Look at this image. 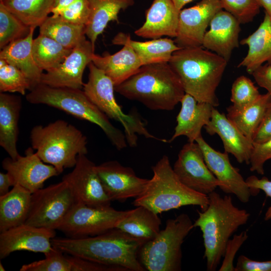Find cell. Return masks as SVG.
<instances>
[{
    "instance_id": "obj_1",
    "label": "cell",
    "mask_w": 271,
    "mask_h": 271,
    "mask_svg": "<svg viewBox=\"0 0 271 271\" xmlns=\"http://www.w3.org/2000/svg\"><path fill=\"white\" fill-rule=\"evenodd\" d=\"M54 247L64 253L94 262L120 266L127 271H145L139 252L145 241L117 228L85 237L53 238Z\"/></svg>"
},
{
    "instance_id": "obj_29",
    "label": "cell",
    "mask_w": 271,
    "mask_h": 271,
    "mask_svg": "<svg viewBox=\"0 0 271 271\" xmlns=\"http://www.w3.org/2000/svg\"><path fill=\"white\" fill-rule=\"evenodd\" d=\"M90 8L88 21L85 26V35L95 47L98 36L104 31L109 22L118 23V15L134 4L133 0H88Z\"/></svg>"
},
{
    "instance_id": "obj_21",
    "label": "cell",
    "mask_w": 271,
    "mask_h": 271,
    "mask_svg": "<svg viewBox=\"0 0 271 271\" xmlns=\"http://www.w3.org/2000/svg\"><path fill=\"white\" fill-rule=\"evenodd\" d=\"M240 23L229 12L220 10L212 19L202 47L228 62L233 50L238 47Z\"/></svg>"
},
{
    "instance_id": "obj_44",
    "label": "cell",
    "mask_w": 271,
    "mask_h": 271,
    "mask_svg": "<svg viewBox=\"0 0 271 271\" xmlns=\"http://www.w3.org/2000/svg\"><path fill=\"white\" fill-rule=\"evenodd\" d=\"M67 255L72 264V271H127L122 267L108 265Z\"/></svg>"
},
{
    "instance_id": "obj_49",
    "label": "cell",
    "mask_w": 271,
    "mask_h": 271,
    "mask_svg": "<svg viewBox=\"0 0 271 271\" xmlns=\"http://www.w3.org/2000/svg\"><path fill=\"white\" fill-rule=\"evenodd\" d=\"M14 186V182L10 175L7 172H0V196L7 194L10 187Z\"/></svg>"
},
{
    "instance_id": "obj_15",
    "label": "cell",
    "mask_w": 271,
    "mask_h": 271,
    "mask_svg": "<svg viewBox=\"0 0 271 271\" xmlns=\"http://www.w3.org/2000/svg\"><path fill=\"white\" fill-rule=\"evenodd\" d=\"M95 47L86 38L81 40L57 68L43 73L41 83L53 87L81 89L83 75L92 62Z\"/></svg>"
},
{
    "instance_id": "obj_16",
    "label": "cell",
    "mask_w": 271,
    "mask_h": 271,
    "mask_svg": "<svg viewBox=\"0 0 271 271\" xmlns=\"http://www.w3.org/2000/svg\"><path fill=\"white\" fill-rule=\"evenodd\" d=\"M96 171L110 200L124 202L137 198L145 190L149 179L138 177L133 170L116 161L96 165Z\"/></svg>"
},
{
    "instance_id": "obj_25",
    "label": "cell",
    "mask_w": 271,
    "mask_h": 271,
    "mask_svg": "<svg viewBox=\"0 0 271 271\" xmlns=\"http://www.w3.org/2000/svg\"><path fill=\"white\" fill-rule=\"evenodd\" d=\"M21 108L22 100L20 96L1 92L0 145L13 159L20 155L17 143Z\"/></svg>"
},
{
    "instance_id": "obj_35",
    "label": "cell",
    "mask_w": 271,
    "mask_h": 271,
    "mask_svg": "<svg viewBox=\"0 0 271 271\" xmlns=\"http://www.w3.org/2000/svg\"><path fill=\"white\" fill-rule=\"evenodd\" d=\"M56 0H3L5 7L29 27L40 26L52 13Z\"/></svg>"
},
{
    "instance_id": "obj_20",
    "label": "cell",
    "mask_w": 271,
    "mask_h": 271,
    "mask_svg": "<svg viewBox=\"0 0 271 271\" xmlns=\"http://www.w3.org/2000/svg\"><path fill=\"white\" fill-rule=\"evenodd\" d=\"M112 43L123 47L113 54L106 53L100 56L94 53L92 62L111 79L115 86L130 77L143 65L123 33L117 34Z\"/></svg>"
},
{
    "instance_id": "obj_52",
    "label": "cell",
    "mask_w": 271,
    "mask_h": 271,
    "mask_svg": "<svg viewBox=\"0 0 271 271\" xmlns=\"http://www.w3.org/2000/svg\"><path fill=\"white\" fill-rule=\"evenodd\" d=\"M194 0H172L176 8L181 11L183 7Z\"/></svg>"
},
{
    "instance_id": "obj_43",
    "label": "cell",
    "mask_w": 271,
    "mask_h": 271,
    "mask_svg": "<svg viewBox=\"0 0 271 271\" xmlns=\"http://www.w3.org/2000/svg\"><path fill=\"white\" fill-rule=\"evenodd\" d=\"M248 237L247 232L242 231L239 234L234 235L228 241L219 271H235L233 261L235 255Z\"/></svg>"
},
{
    "instance_id": "obj_27",
    "label": "cell",
    "mask_w": 271,
    "mask_h": 271,
    "mask_svg": "<svg viewBox=\"0 0 271 271\" xmlns=\"http://www.w3.org/2000/svg\"><path fill=\"white\" fill-rule=\"evenodd\" d=\"M240 44L246 45L248 50L238 67H245L251 74L265 62L271 63V18L267 13L258 28Z\"/></svg>"
},
{
    "instance_id": "obj_14",
    "label": "cell",
    "mask_w": 271,
    "mask_h": 271,
    "mask_svg": "<svg viewBox=\"0 0 271 271\" xmlns=\"http://www.w3.org/2000/svg\"><path fill=\"white\" fill-rule=\"evenodd\" d=\"M62 180L70 185L77 203L92 207L110 206L106 194L96 171V165L84 154L78 156L73 170Z\"/></svg>"
},
{
    "instance_id": "obj_10",
    "label": "cell",
    "mask_w": 271,
    "mask_h": 271,
    "mask_svg": "<svg viewBox=\"0 0 271 271\" xmlns=\"http://www.w3.org/2000/svg\"><path fill=\"white\" fill-rule=\"evenodd\" d=\"M76 203L70 185L62 180L32 193L30 210L25 223L58 230Z\"/></svg>"
},
{
    "instance_id": "obj_46",
    "label": "cell",
    "mask_w": 271,
    "mask_h": 271,
    "mask_svg": "<svg viewBox=\"0 0 271 271\" xmlns=\"http://www.w3.org/2000/svg\"><path fill=\"white\" fill-rule=\"evenodd\" d=\"M235 267V271H271V260L257 261L241 255Z\"/></svg>"
},
{
    "instance_id": "obj_36",
    "label": "cell",
    "mask_w": 271,
    "mask_h": 271,
    "mask_svg": "<svg viewBox=\"0 0 271 271\" xmlns=\"http://www.w3.org/2000/svg\"><path fill=\"white\" fill-rule=\"evenodd\" d=\"M31 27L24 23L0 2V48L27 36Z\"/></svg>"
},
{
    "instance_id": "obj_39",
    "label": "cell",
    "mask_w": 271,
    "mask_h": 271,
    "mask_svg": "<svg viewBox=\"0 0 271 271\" xmlns=\"http://www.w3.org/2000/svg\"><path fill=\"white\" fill-rule=\"evenodd\" d=\"M45 254L44 259L24 264L20 271H72V264L67 255L54 247Z\"/></svg>"
},
{
    "instance_id": "obj_42",
    "label": "cell",
    "mask_w": 271,
    "mask_h": 271,
    "mask_svg": "<svg viewBox=\"0 0 271 271\" xmlns=\"http://www.w3.org/2000/svg\"><path fill=\"white\" fill-rule=\"evenodd\" d=\"M271 159V138L261 143H253L250 159V170L259 175L264 174L265 163Z\"/></svg>"
},
{
    "instance_id": "obj_34",
    "label": "cell",
    "mask_w": 271,
    "mask_h": 271,
    "mask_svg": "<svg viewBox=\"0 0 271 271\" xmlns=\"http://www.w3.org/2000/svg\"><path fill=\"white\" fill-rule=\"evenodd\" d=\"M72 49L65 48L53 39L42 34L33 39L32 46V55L36 65L42 71L46 72L60 65Z\"/></svg>"
},
{
    "instance_id": "obj_5",
    "label": "cell",
    "mask_w": 271,
    "mask_h": 271,
    "mask_svg": "<svg viewBox=\"0 0 271 271\" xmlns=\"http://www.w3.org/2000/svg\"><path fill=\"white\" fill-rule=\"evenodd\" d=\"M26 98L30 103L47 105L96 124L118 150L127 145L124 133L111 123L81 89L53 87L40 83L30 90Z\"/></svg>"
},
{
    "instance_id": "obj_37",
    "label": "cell",
    "mask_w": 271,
    "mask_h": 271,
    "mask_svg": "<svg viewBox=\"0 0 271 271\" xmlns=\"http://www.w3.org/2000/svg\"><path fill=\"white\" fill-rule=\"evenodd\" d=\"M32 88L31 81L22 71L0 59L1 92H18L25 95L26 90Z\"/></svg>"
},
{
    "instance_id": "obj_45",
    "label": "cell",
    "mask_w": 271,
    "mask_h": 271,
    "mask_svg": "<svg viewBox=\"0 0 271 271\" xmlns=\"http://www.w3.org/2000/svg\"><path fill=\"white\" fill-rule=\"evenodd\" d=\"M251 189V195H255L260 190L262 191L267 197L271 198V180L266 177L259 179L254 175L250 176L245 180ZM264 219L265 221L271 220V205L266 210Z\"/></svg>"
},
{
    "instance_id": "obj_28",
    "label": "cell",
    "mask_w": 271,
    "mask_h": 271,
    "mask_svg": "<svg viewBox=\"0 0 271 271\" xmlns=\"http://www.w3.org/2000/svg\"><path fill=\"white\" fill-rule=\"evenodd\" d=\"M32 193L16 184L6 194L0 196V232L25 223L28 216Z\"/></svg>"
},
{
    "instance_id": "obj_26",
    "label": "cell",
    "mask_w": 271,
    "mask_h": 271,
    "mask_svg": "<svg viewBox=\"0 0 271 271\" xmlns=\"http://www.w3.org/2000/svg\"><path fill=\"white\" fill-rule=\"evenodd\" d=\"M35 28L31 27L27 36L10 43L2 49L0 52V59L22 71L31 81L33 88L41 83L43 73L36 65L32 55V46Z\"/></svg>"
},
{
    "instance_id": "obj_6",
    "label": "cell",
    "mask_w": 271,
    "mask_h": 271,
    "mask_svg": "<svg viewBox=\"0 0 271 271\" xmlns=\"http://www.w3.org/2000/svg\"><path fill=\"white\" fill-rule=\"evenodd\" d=\"M152 170V178L133 202L135 206H144L157 214L187 205L198 206L202 211L207 208L208 196L183 184L175 173L167 156H163Z\"/></svg>"
},
{
    "instance_id": "obj_32",
    "label": "cell",
    "mask_w": 271,
    "mask_h": 271,
    "mask_svg": "<svg viewBox=\"0 0 271 271\" xmlns=\"http://www.w3.org/2000/svg\"><path fill=\"white\" fill-rule=\"evenodd\" d=\"M39 27L40 34L53 39L68 49H73L86 38L85 26L70 23L59 16H48Z\"/></svg>"
},
{
    "instance_id": "obj_22",
    "label": "cell",
    "mask_w": 271,
    "mask_h": 271,
    "mask_svg": "<svg viewBox=\"0 0 271 271\" xmlns=\"http://www.w3.org/2000/svg\"><path fill=\"white\" fill-rule=\"evenodd\" d=\"M210 136L218 135L224 152L232 155L239 163L249 165L253 142L228 118L214 107L210 120L204 127Z\"/></svg>"
},
{
    "instance_id": "obj_23",
    "label": "cell",
    "mask_w": 271,
    "mask_h": 271,
    "mask_svg": "<svg viewBox=\"0 0 271 271\" xmlns=\"http://www.w3.org/2000/svg\"><path fill=\"white\" fill-rule=\"evenodd\" d=\"M180 103L181 107L176 117L177 124L168 143L181 136L186 137L188 142H195L202 135V128L210 120L214 106L199 102L187 93H185Z\"/></svg>"
},
{
    "instance_id": "obj_19",
    "label": "cell",
    "mask_w": 271,
    "mask_h": 271,
    "mask_svg": "<svg viewBox=\"0 0 271 271\" xmlns=\"http://www.w3.org/2000/svg\"><path fill=\"white\" fill-rule=\"evenodd\" d=\"M55 230L24 223L0 233V258L17 251H29L44 254L54 249L52 239Z\"/></svg>"
},
{
    "instance_id": "obj_31",
    "label": "cell",
    "mask_w": 271,
    "mask_h": 271,
    "mask_svg": "<svg viewBox=\"0 0 271 271\" xmlns=\"http://www.w3.org/2000/svg\"><path fill=\"white\" fill-rule=\"evenodd\" d=\"M123 34L142 65L169 63L173 54L181 49L177 45L174 40L170 38H160L140 42L132 40L128 34Z\"/></svg>"
},
{
    "instance_id": "obj_7",
    "label": "cell",
    "mask_w": 271,
    "mask_h": 271,
    "mask_svg": "<svg viewBox=\"0 0 271 271\" xmlns=\"http://www.w3.org/2000/svg\"><path fill=\"white\" fill-rule=\"evenodd\" d=\"M32 147L45 163L53 166L62 173L74 168L77 158L86 155V137L76 127L58 119L46 126H35L30 132Z\"/></svg>"
},
{
    "instance_id": "obj_50",
    "label": "cell",
    "mask_w": 271,
    "mask_h": 271,
    "mask_svg": "<svg viewBox=\"0 0 271 271\" xmlns=\"http://www.w3.org/2000/svg\"><path fill=\"white\" fill-rule=\"evenodd\" d=\"M74 1V0H56L52 13L53 15H57L60 11Z\"/></svg>"
},
{
    "instance_id": "obj_8",
    "label": "cell",
    "mask_w": 271,
    "mask_h": 271,
    "mask_svg": "<svg viewBox=\"0 0 271 271\" xmlns=\"http://www.w3.org/2000/svg\"><path fill=\"white\" fill-rule=\"evenodd\" d=\"M88 80L84 84L83 91L87 96L109 118L119 122L123 128L127 145L137 146L138 136L168 143L165 139L158 138L151 133L146 124L136 112H124L116 101L114 85L103 71L91 62L88 65Z\"/></svg>"
},
{
    "instance_id": "obj_13",
    "label": "cell",
    "mask_w": 271,
    "mask_h": 271,
    "mask_svg": "<svg viewBox=\"0 0 271 271\" xmlns=\"http://www.w3.org/2000/svg\"><path fill=\"white\" fill-rule=\"evenodd\" d=\"M223 10L219 0H201L179 13L175 42L181 48L202 47L206 29L214 16Z\"/></svg>"
},
{
    "instance_id": "obj_51",
    "label": "cell",
    "mask_w": 271,
    "mask_h": 271,
    "mask_svg": "<svg viewBox=\"0 0 271 271\" xmlns=\"http://www.w3.org/2000/svg\"><path fill=\"white\" fill-rule=\"evenodd\" d=\"M258 2L271 18V0H258Z\"/></svg>"
},
{
    "instance_id": "obj_9",
    "label": "cell",
    "mask_w": 271,
    "mask_h": 271,
    "mask_svg": "<svg viewBox=\"0 0 271 271\" xmlns=\"http://www.w3.org/2000/svg\"><path fill=\"white\" fill-rule=\"evenodd\" d=\"M194 227L186 213L167 220L165 228L141 247L139 256L143 266L149 271L181 270V246Z\"/></svg>"
},
{
    "instance_id": "obj_54",
    "label": "cell",
    "mask_w": 271,
    "mask_h": 271,
    "mask_svg": "<svg viewBox=\"0 0 271 271\" xmlns=\"http://www.w3.org/2000/svg\"><path fill=\"white\" fill-rule=\"evenodd\" d=\"M3 0H0L1 2L3 1Z\"/></svg>"
},
{
    "instance_id": "obj_17",
    "label": "cell",
    "mask_w": 271,
    "mask_h": 271,
    "mask_svg": "<svg viewBox=\"0 0 271 271\" xmlns=\"http://www.w3.org/2000/svg\"><path fill=\"white\" fill-rule=\"evenodd\" d=\"M203 153L205 162L220 182L219 188L226 194H233L243 203L249 201L251 191L238 169L230 163L228 154L220 152L211 147L202 135L196 142Z\"/></svg>"
},
{
    "instance_id": "obj_3",
    "label": "cell",
    "mask_w": 271,
    "mask_h": 271,
    "mask_svg": "<svg viewBox=\"0 0 271 271\" xmlns=\"http://www.w3.org/2000/svg\"><path fill=\"white\" fill-rule=\"evenodd\" d=\"M114 90L153 110H173L185 93L179 78L169 63L143 65L126 80L115 86Z\"/></svg>"
},
{
    "instance_id": "obj_41",
    "label": "cell",
    "mask_w": 271,
    "mask_h": 271,
    "mask_svg": "<svg viewBox=\"0 0 271 271\" xmlns=\"http://www.w3.org/2000/svg\"><path fill=\"white\" fill-rule=\"evenodd\" d=\"M89 15L90 8L88 0H74L56 16H59L70 23L86 26Z\"/></svg>"
},
{
    "instance_id": "obj_40",
    "label": "cell",
    "mask_w": 271,
    "mask_h": 271,
    "mask_svg": "<svg viewBox=\"0 0 271 271\" xmlns=\"http://www.w3.org/2000/svg\"><path fill=\"white\" fill-rule=\"evenodd\" d=\"M223 9L235 17L240 23L251 22L261 7L258 0H219Z\"/></svg>"
},
{
    "instance_id": "obj_18",
    "label": "cell",
    "mask_w": 271,
    "mask_h": 271,
    "mask_svg": "<svg viewBox=\"0 0 271 271\" xmlns=\"http://www.w3.org/2000/svg\"><path fill=\"white\" fill-rule=\"evenodd\" d=\"M2 166L12 177L14 185L18 184L32 193L42 188L47 180L60 174L53 166L45 164L32 147L28 148L23 156L4 159Z\"/></svg>"
},
{
    "instance_id": "obj_2",
    "label": "cell",
    "mask_w": 271,
    "mask_h": 271,
    "mask_svg": "<svg viewBox=\"0 0 271 271\" xmlns=\"http://www.w3.org/2000/svg\"><path fill=\"white\" fill-rule=\"evenodd\" d=\"M227 63L202 47L181 48L173 54L169 62L185 93L216 107L219 104L216 91Z\"/></svg>"
},
{
    "instance_id": "obj_38",
    "label": "cell",
    "mask_w": 271,
    "mask_h": 271,
    "mask_svg": "<svg viewBox=\"0 0 271 271\" xmlns=\"http://www.w3.org/2000/svg\"><path fill=\"white\" fill-rule=\"evenodd\" d=\"M260 95L258 88L249 78L240 76L232 85L230 100L232 104L227 110H241L255 102Z\"/></svg>"
},
{
    "instance_id": "obj_24",
    "label": "cell",
    "mask_w": 271,
    "mask_h": 271,
    "mask_svg": "<svg viewBox=\"0 0 271 271\" xmlns=\"http://www.w3.org/2000/svg\"><path fill=\"white\" fill-rule=\"evenodd\" d=\"M180 12L172 0H154L146 12L145 23L134 34L153 39L165 36L175 38Z\"/></svg>"
},
{
    "instance_id": "obj_30",
    "label": "cell",
    "mask_w": 271,
    "mask_h": 271,
    "mask_svg": "<svg viewBox=\"0 0 271 271\" xmlns=\"http://www.w3.org/2000/svg\"><path fill=\"white\" fill-rule=\"evenodd\" d=\"M157 214L142 206L129 210L116 228L145 242L154 239L160 231L161 220Z\"/></svg>"
},
{
    "instance_id": "obj_12",
    "label": "cell",
    "mask_w": 271,
    "mask_h": 271,
    "mask_svg": "<svg viewBox=\"0 0 271 271\" xmlns=\"http://www.w3.org/2000/svg\"><path fill=\"white\" fill-rule=\"evenodd\" d=\"M173 169L183 184L197 192L208 195L220 186L196 142H188L183 146Z\"/></svg>"
},
{
    "instance_id": "obj_33",
    "label": "cell",
    "mask_w": 271,
    "mask_h": 271,
    "mask_svg": "<svg viewBox=\"0 0 271 271\" xmlns=\"http://www.w3.org/2000/svg\"><path fill=\"white\" fill-rule=\"evenodd\" d=\"M270 100L271 94L266 92L261 94L255 102L241 110H227L226 116L247 138L253 142Z\"/></svg>"
},
{
    "instance_id": "obj_11",
    "label": "cell",
    "mask_w": 271,
    "mask_h": 271,
    "mask_svg": "<svg viewBox=\"0 0 271 271\" xmlns=\"http://www.w3.org/2000/svg\"><path fill=\"white\" fill-rule=\"evenodd\" d=\"M129 210L118 211L110 206L92 207L77 202L58 230L72 238L97 235L116 228Z\"/></svg>"
},
{
    "instance_id": "obj_47",
    "label": "cell",
    "mask_w": 271,
    "mask_h": 271,
    "mask_svg": "<svg viewBox=\"0 0 271 271\" xmlns=\"http://www.w3.org/2000/svg\"><path fill=\"white\" fill-rule=\"evenodd\" d=\"M271 138V100L265 110L261 122L255 134L253 142L262 143Z\"/></svg>"
},
{
    "instance_id": "obj_4",
    "label": "cell",
    "mask_w": 271,
    "mask_h": 271,
    "mask_svg": "<svg viewBox=\"0 0 271 271\" xmlns=\"http://www.w3.org/2000/svg\"><path fill=\"white\" fill-rule=\"evenodd\" d=\"M208 196V206L198 211L193 225L202 233L207 270L214 271L221 262L228 241L240 226L247 222L250 214L236 207L230 196L222 197L215 191Z\"/></svg>"
},
{
    "instance_id": "obj_53",
    "label": "cell",
    "mask_w": 271,
    "mask_h": 271,
    "mask_svg": "<svg viewBox=\"0 0 271 271\" xmlns=\"http://www.w3.org/2000/svg\"><path fill=\"white\" fill-rule=\"evenodd\" d=\"M0 270L1 271H4L5 270V269L3 265V264L2 263V262H0Z\"/></svg>"
},
{
    "instance_id": "obj_48",
    "label": "cell",
    "mask_w": 271,
    "mask_h": 271,
    "mask_svg": "<svg viewBox=\"0 0 271 271\" xmlns=\"http://www.w3.org/2000/svg\"><path fill=\"white\" fill-rule=\"evenodd\" d=\"M251 75L257 85L271 94V63L263 64Z\"/></svg>"
}]
</instances>
